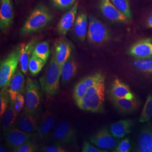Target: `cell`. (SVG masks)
<instances>
[{
	"instance_id": "obj_19",
	"label": "cell",
	"mask_w": 152,
	"mask_h": 152,
	"mask_svg": "<svg viewBox=\"0 0 152 152\" xmlns=\"http://www.w3.org/2000/svg\"><path fill=\"white\" fill-rule=\"evenodd\" d=\"M18 128L28 133L37 131V117L36 115L28 114L24 110L20 113L17 121Z\"/></svg>"
},
{
	"instance_id": "obj_34",
	"label": "cell",
	"mask_w": 152,
	"mask_h": 152,
	"mask_svg": "<svg viewBox=\"0 0 152 152\" xmlns=\"http://www.w3.org/2000/svg\"><path fill=\"white\" fill-rule=\"evenodd\" d=\"M10 100V98L7 90L4 92H1L0 95V115L1 117H2V115L5 112L6 109L8 107L9 101Z\"/></svg>"
},
{
	"instance_id": "obj_41",
	"label": "cell",
	"mask_w": 152,
	"mask_h": 152,
	"mask_svg": "<svg viewBox=\"0 0 152 152\" xmlns=\"http://www.w3.org/2000/svg\"><path fill=\"white\" fill-rule=\"evenodd\" d=\"M0 152H5V149H4V148H2V146H1L0 147Z\"/></svg>"
},
{
	"instance_id": "obj_24",
	"label": "cell",
	"mask_w": 152,
	"mask_h": 152,
	"mask_svg": "<svg viewBox=\"0 0 152 152\" xmlns=\"http://www.w3.org/2000/svg\"><path fill=\"white\" fill-rule=\"evenodd\" d=\"M77 63L76 61L69 58L61 66V80L63 84L71 81L76 74Z\"/></svg>"
},
{
	"instance_id": "obj_2",
	"label": "cell",
	"mask_w": 152,
	"mask_h": 152,
	"mask_svg": "<svg viewBox=\"0 0 152 152\" xmlns=\"http://www.w3.org/2000/svg\"><path fill=\"white\" fill-rule=\"evenodd\" d=\"M53 15L43 5L37 6L28 18L20 30V34L27 35L44 29L53 19Z\"/></svg>"
},
{
	"instance_id": "obj_18",
	"label": "cell",
	"mask_w": 152,
	"mask_h": 152,
	"mask_svg": "<svg viewBox=\"0 0 152 152\" xmlns=\"http://www.w3.org/2000/svg\"><path fill=\"white\" fill-rule=\"evenodd\" d=\"M25 78L24 73L21 69H18L12 77L9 86L7 88V92L10 98V101L14 100L17 95L22 94L25 88Z\"/></svg>"
},
{
	"instance_id": "obj_32",
	"label": "cell",
	"mask_w": 152,
	"mask_h": 152,
	"mask_svg": "<svg viewBox=\"0 0 152 152\" xmlns=\"http://www.w3.org/2000/svg\"><path fill=\"white\" fill-rule=\"evenodd\" d=\"M84 81L88 88L96 85L101 82H105V77L103 73L97 72L91 76H87L83 78Z\"/></svg>"
},
{
	"instance_id": "obj_25",
	"label": "cell",
	"mask_w": 152,
	"mask_h": 152,
	"mask_svg": "<svg viewBox=\"0 0 152 152\" xmlns=\"http://www.w3.org/2000/svg\"><path fill=\"white\" fill-rule=\"evenodd\" d=\"M17 115L16 112L10 104L1 117L2 118V127L4 132L15 127Z\"/></svg>"
},
{
	"instance_id": "obj_38",
	"label": "cell",
	"mask_w": 152,
	"mask_h": 152,
	"mask_svg": "<svg viewBox=\"0 0 152 152\" xmlns=\"http://www.w3.org/2000/svg\"><path fill=\"white\" fill-rule=\"evenodd\" d=\"M94 145V144H93ZM88 141H85L82 149L83 152H106L105 150L100 149L95 145H93Z\"/></svg>"
},
{
	"instance_id": "obj_11",
	"label": "cell",
	"mask_w": 152,
	"mask_h": 152,
	"mask_svg": "<svg viewBox=\"0 0 152 152\" xmlns=\"http://www.w3.org/2000/svg\"><path fill=\"white\" fill-rule=\"evenodd\" d=\"M99 7L103 16L110 21L126 23L130 20L114 5L110 0H99Z\"/></svg>"
},
{
	"instance_id": "obj_13",
	"label": "cell",
	"mask_w": 152,
	"mask_h": 152,
	"mask_svg": "<svg viewBox=\"0 0 152 152\" xmlns=\"http://www.w3.org/2000/svg\"><path fill=\"white\" fill-rule=\"evenodd\" d=\"M78 2H76L75 5L61 18L57 25V31L60 35L65 36L71 28L74 25L78 10Z\"/></svg>"
},
{
	"instance_id": "obj_23",
	"label": "cell",
	"mask_w": 152,
	"mask_h": 152,
	"mask_svg": "<svg viewBox=\"0 0 152 152\" xmlns=\"http://www.w3.org/2000/svg\"><path fill=\"white\" fill-rule=\"evenodd\" d=\"M112 100L115 108L124 113H130L134 112L139 106V103L136 99L114 98L112 99Z\"/></svg>"
},
{
	"instance_id": "obj_10",
	"label": "cell",
	"mask_w": 152,
	"mask_h": 152,
	"mask_svg": "<svg viewBox=\"0 0 152 152\" xmlns=\"http://www.w3.org/2000/svg\"><path fill=\"white\" fill-rule=\"evenodd\" d=\"M128 54L137 59L152 58V39L143 38L133 44L128 50Z\"/></svg>"
},
{
	"instance_id": "obj_14",
	"label": "cell",
	"mask_w": 152,
	"mask_h": 152,
	"mask_svg": "<svg viewBox=\"0 0 152 152\" xmlns=\"http://www.w3.org/2000/svg\"><path fill=\"white\" fill-rule=\"evenodd\" d=\"M137 150L140 152H152V122L141 127L137 139Z\"/></svg>"
},
{
	"instance_id": "obj_22",
	"label": "cell",
	"mask_w": 152,
	"mask_h": 152,
	"mask_svg": "<svg viewBox=\"0 0 152 152\" xmlns=\"http://www.w3.org/2000/svg\"><path fill=\"white\" fill-rule=\"evenodd\" d=\"M88 27L87 14L81 12L77 16L74 24L73 31L77 37L82 42L85 41Z\"/></svg>"
},
{
	"instance_id": "obj_5",
	"label": "cell",
	"mask_w": 152,
	"mask_h": 152,
	"mask_svg": "<svg viewBox=\"0 0 152 152\" xmlns=\"http://www.w3.org/2000/svg\"><path fill=\"white\" fill-rule=\"evenodd\" d=\"M41 104V93L38 82L28 78L25 87L24 110L28 114L36 115Z\"/></svg>"
},
{
	"instance_id": "obj_26",
	"label": "cell",
	"mask_w": 152,
	"mask_h": 152,
	"mask_svg": "<svg viewBox=\"0 0 152 152\" xmlns=\"http://www.w3.org/2000/svg\"><path fill=\"white\" fill-rule=\"evenodd\" d=\"M33 54L46 63L50 55L49 42L48 41H44L36 44L33 50Z\"/></svg>"
},
{
	"instance_id": "obj_12",
	"label": "cell",
	"mask_w": 152,
	"mask_h": 152,
	"mask_svg": "<svg viewBox=\"0 0 152 152\" xmlns=\"http://www.w3.org/2000/svg\"><path fill=\"white\" fill-rule=\"evenodd\" d=\"M72 48L70 43L65 39L60 38L56 41L53 56L55 61L61 66L71 57Z\"/></svg>"
},
{
	"instance_id": "obj_35",
	"label": "cell",
	"mask_w": 152,
	"mask_h": 152,
	"mask_svg": "<svg viewBox=\"0 0 152 152\" xmlns=\"http://www.w3.org/2000/svg\"><path fill=\"white\" fill-rule=\"evenodd\" d=\"M55 7L64 10L72 7L76 2V0H52Z\"/></svg>"
},
{
	"instance_id": "obj_15",
	"label": "cell",
	"mask_w": 152,
	"mask_h": 152,
	"mask_svg": "<svg viewBox=\"0 0 152 152\" xmlns=\"http://www.w3.org/2000/svg\"><path fill=\"white\" fill-rule=\"evenodd\" d=\"M36 45V39L33 38L28 43L20 45V68L24 75H27L28 71V63L33 54V50Z\"/></svg>"
},
{
	"instance_id": "obj_29",
	"label": "cell",
	"mask_w": 152,
	"mask_h": 152,
	"mask_svg": "<svg viewBox=\"0 0 152 152\" xmlns=\"http://www.w3.org/2000/svg\"><path fill=\"white\" fill-rule=\"evenodd\" d=\"M88 87L85 84L83 78L77 83L73 90V98L76 104L79 103L87 92Z\"/></svg>"
},
{
	"instance_id": "obj_8",
	"label": "cell",
	"mask_w": 152,
	"mask_h": 152,
	"mask_svg": "<svg viewBox=\"0 0 152 152\" xmlns=\"http://www.w3.org/2000/svg\"><path fill=\"white\" fill-rule=\"evenodd\" d=\"M53 139L59 144H74L76 142V132L65 121H61L55 127Z\"/></svg>"
},
{
	"instance_id": "obj_20",
	"label": "cell",
	"mask_w": 152,
	"mask_h": 152,
	"mask_svg": "<svg viewBox=\"0 0 152 152\" xmlns=\"http://www.w3.org/2000/svg\"><path fill=\"white\" fill-rule=\"evenodd\" d=\"M110 92L112 99H135V97L134 94L131 91L130 87L118 78H115L113 82Z\"/></svg>"
},
{
	"instance_id": "obj_6",
	"label": "cell",
	"mask_w": 152,
	"mask_h": 152,
	"mask_svg": "<svg viewBox=\"0 0 152 152\" xmlns=\"http://www.w3.org/2000/svg\"><path fill=\"white\" fill-rule=\"evenodd\" d=\"M87 39L91 44L101 45L107 42L110 38L108 29L101 21L93 15L88 18Z\"/></svg>"
},
{
	"instance_id": "obj_7",
	"label": "cell",
	"mask_w": 152,
	"mask_h": 152,
	"mask_svg": "<svg viewBox=\"0 0 152 152\" xmlns=\"http://www.w3.org/2000/svg\"><path fill=\"white\" fill-rule=\"evenodd\" d=\"M90 141L96 147L104 150L115 149L118 144L117 139L113 136L110 131L106 127L103 128L91 136Z\"/></svg>"
},
{
	"instance_id": "obj_31",
	"label": "cell",
	"mask_w": 152,
	"mask_h": 152,
	"mask_svg": "<svg viewBox=\"0 0 152 152\" xmlns=\"http://www.w3.org/2000/svg\"><path fill=\"white\" fill-rule=\"evenodd\" d=\"M134 65L141 72L152 74V58L137 59L134 62Z\"/></svg>"
},
{
	"instance_id": "obj_40",
	"label": "cell",
	"mask_w": 152,
	"mask_h": 152,
	"mask_svg": "<svg viewBox=\"0 0 152 152\" xmlns=\"http://www.w3.org/2000/svg\"><path fill=\"white\" fill-rule=\"evenodd\" d=\"M147 26L150 28L152 29V13L151 14V15L149 16L147 20Z\"/></svg>"
},
{
	"instance_id": "obj_21",
	"label": "cell",
	"mask_w": 152,
	"mask_h": 152,
	"mask_svg": "<svg viewBox=\"0 0 152 152\" xmlns=\"http://www.w3.org/2000/svg\"><path fill=\"white\" fill-rule=\"evenodd\" d=\"M133 126L132 120H120L111 125L109 131L115 138L121 139L130 133Z\"/></svg>"
},
{
	"instance_id": "obj_37",
	"label": "cell",
	"mask_w": 152,
	"mask_h": 152,
	"mask_svg": "<svg viewBox=\"0 0 152 152\" xmlns=\"http://www.w3.org/2000/svg\"><path fill=\"white\" fill-rule=\"evenodd\" d=\"M131 144L130 139L128 137L118 142V145L115 148V152H129L130 151Z\"/></svg>"
},
{
	"instance_id": "obj_39",
	"label": "cell",
	"mask_w": 152,
	"mask_h": 152,
	"mask_svg": "<svg viewBox=\"0 0 152 152\" xmlns=\"http://www.w3.org/2000/svg\"><path fill=\"white\" fill-rule=\"evenodd\" d=\"M42 151L45 152H65L66 151L58 143L54 145H49L42 148Z\"/></svg>"
},
{
	"instance_id": "obj_36",
	"label": "cell",
	"mask_w": 152,
	"mask_h": 152,
	"mask_svg": "<svg viewBox=\"0 0 152 152\" xmlns=\"http://www.w3.org/2000/svg\"><path fill=\"white\" fill-rule=\"evenodd\" d=\"M37 150V145L31 141H28L21 146L14 149L12 151L14 152H34Z\"/></svg>"
},
{
	"instance_id": "obj_33",
	"label": "cell",
	"mask_w": 152,
	"mask_h": 152,
	"mask_svg": "<svg viewBox=\"0 0 152 152\" xmlns=\"http://www.w3.org/2000/svg\"><path fill=\"white\" fill-rule=\"evenodd\" d=\"M13 109L15 110L16 113L18 114L23 108L24 107L25 105V97L22 94H19L17 95L16 98L14 100L10 101V104Z\"/></svg>"
},
{
	"instance_id": "obj_9",
	"label": "cell",
	"mask_w": 152,
	"mask_h": 152,
	"mask_svg": "<svg viewBox=\"0 0 152 152\" xmlns=\"http://www.w3.org/2000/svg\"><path fill=\"white\" fill-rule=\"evenodd\" d=\"M4 134L7 145L12 150L31 141L32 137L31 133L26 132L15 127L6 131Z\"/></svg>"
},
{
	"instance_id": "obj_17",
	"label": "cell",
	"mask_w": 152,
	"mask_h": 152,
	"mask_svg": "<svg viewBox=\"0 0 152 152\" xmlns=\"http://www.w3.org/2000/svg\"><path fill=\"white\" fill-rule=\"evenodd\" d=\"M55 122V117L50 111L46 110L42 115L38 123L37 132L38 137L41 139L46 138L52 130Z\"/></svg>"
},
{
	"instance_id": "obj_16",
	"label": "cell",
	"mask_w": 152,
	"mask_h": 152,
	"mask_svg": "<svg viewBox=\"0 0 152 152\" xmlns=\"http://www.w3.org/2000/svg\"><path fill=\"white\" fill-rule=\"evenodd\" d=\"M14 19V11L11 0H1L0 7V28L6 31L10 27Z\"/></svg>"
},
{
	"instance_id": "obj_1",
	"label": "cell",
	"mask_w": 152,
	"mask_h": 152,
	"mask_svg": "<svg viewBox=\"0 0 152 152\" xmlns=\"http://www.w3.org/2000/svg\"><path fill=\"white\" fill-rule=\"evenodd\" d=\"M104 100L105 82H101L88 87L85 95L77 105L85 111L101 113L104 111Z\"/></svg>"
},
{
	"instance_id": "obj_28",
	"label": "cell",
	"mask_w": 152,
	"mask_h": 152,
	"mask_svg": "<svg viewBox=\"0 0 152 152\" xmlns=\"http://www.w3.org/2000/svg\"><path fill=\"white\" fill-rule=\"evenodd\" d=\"M46 63L32 54L28 63V70L33 76H37Z\"/></svg>"
},
{
	"instance_id": "obj_3",
	"label": "cell",
	"mask_w": 152,
	"mask_h": 152,
	"mask_svg": "<svg viewBox=\"0 0 152 152\" xmlns=\"http://www.w3.org/2000/svg\"><path fill=\"white\" fill-rule=\"evenodd\" d=\"M61 78V66L52 56L44 75L39 78V83L42 91L54 96L59 90Z\"/></svg>"
},
{
	"instance_id": "obj_27",
	"label": "cell",
	"mask_w": 152,
	"mask_h": 152,
	"mask_svg": "<svg viewBox=\"0 0 152 152\" xmlns=\"http://www.w3.org/2000/svg\"><path fill=\"white\" fill-rule=\"evenodd\" d=\"M152 117V94H149L139 118L140 123L148 122Z\"/></svg>"
},
{
	"instance_id": "obj_30",
	"label": "cell",
	"mask_w": 152,
	"mask_h": 152,
	"mask_svg": "<svg viewBox=\"0 0 152 152\" xmlns=\"http://www.w3.org/2000/svg\"><path fill=\"white\" fill-rule=\"evenodd\" d=\"M114 5L129 19L132 18L129 0H110Z\"/></svg>"
},
{
	"instance_id": "obj_4",
	"label": "cell",
	"mask_w": 152,
	"mask_h": 152,
	"mask_svg": "<svg viewBox=\"0 0 152 152\" xmlns=\"http://www.w3.org/2000/svg\"><path fill=\"white\" fill-rule=\"evenodd\" d=\"M20 46L13 49L5 59L2 60L0 65L1 92L7 90L11 79L15 73L19 63Z\"/></svg>"
}]
</instances>
